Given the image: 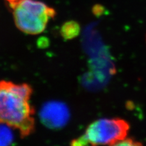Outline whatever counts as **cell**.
Wrapping results in <instances>:
<instances>
[{"mask_svg":"<svg viewBox=\"0 0 146 146\" xmlns=\"http://www.w3.org/2000/svg\"><path fill=\"white\" fill-rule=\"evenodd\" d=\"M79 25L74 21L68 22L62 28V34L65 38H72L79 33Z\"/></svg>","mask_w":146,"mask_h":146,"instance_id":"8992f818","label":"cell"},{"mask_svg":"<svg viewBox=\"0 0 146 146\" xmlns=\"http://www.w3.org/2000/svg\"><path fill=\"white\" fill-rule=\"evenodd\" d=\"M12 127L0 122V146H10L14 139Z\"/></svg>","mask_w":146,"mask_h":146,"instance_id":"5b68a950","label":"cell"},{"mask_svg":"<svg viewBox=\"0 0 146 146\" xmlns=\"http://www.w3.org/2000/svg\"><path fill=\"white\" fill-rule=\"evenodd\" d=\"M6 1L9 3L11 7L13 8L17 4H18L20 1H21V0H6Z\"/></svg>","mask_w":146,"mask_h":146,"instance_id":"ba28073f","label":"cell"},{"mask_svg":"<svg viewBox=\"0 0 146 146\" xmlns=\"http://www.w3.org/2000/svg\"><path fill=\"white\" fill-rule=\"evenodd\" d=\"M12 9L17 28L27 34L43 33L49 21L56 15L53 8L35 0H21Z\"/></svg>","mask_w":146,"mask_h":146,"instance_id":"3957f363","label":"cell"},{"mask_svg":"<svg viewBox=\"0 0 146 146\" xmlns=\"http://www.w3.org/2000/svg\"><path fill=\"white\" fill-rule=\"evenodd\" d=\"M129 122L121 118H102L94 121L85 133L73 140L71 146L110 145L127 138Z\"/></svg>","mask_w":146,"mask_h":146,"instance_id":"7a4b0ae2","label":"cell"},{"mask_svg":"<svg viewBox=\"0 0 146 146\" xmlns=\"http://www.w3.org/2000/svg\"><path fill=\"white\" fill-rule=\"evenodd\" d=\"M70 117V112L68 106L57 100L46 102L40 111L41 121L51 129H59L65 126Z\"/></svg>","mask_w":146,"mask_h":146,"instance_id":"277c9868","label":"cell"},{"mask_svg":"<svg viewBox=\"0 0 146 146\" xmlns=\"http://www.w3.org/2000/svg\"><path fill=\"white\" fill-rule=\"evenodd\" d=\"M110 146H143L141 143L132 138H125Z\"/></svg>","mask_w":146,"mask_h":146,"instance_id":"52a82bcc","label":"cell"},{"mask_svg":"<svg viewBox=\"0 0 146 146\" xmlns=\"http://www.w3.org/2000/svg\"><path fill=\"white\" fill-rule=\"evenodd\" d=\"M33 88L27 84L0 81V122L17 130L22 138L33 133L34 109L29 102Z\"/></svg>","mask_w":146,"mask_h":146,"instance_id":"6da1fadb","label":"cell"}]
</instances>
